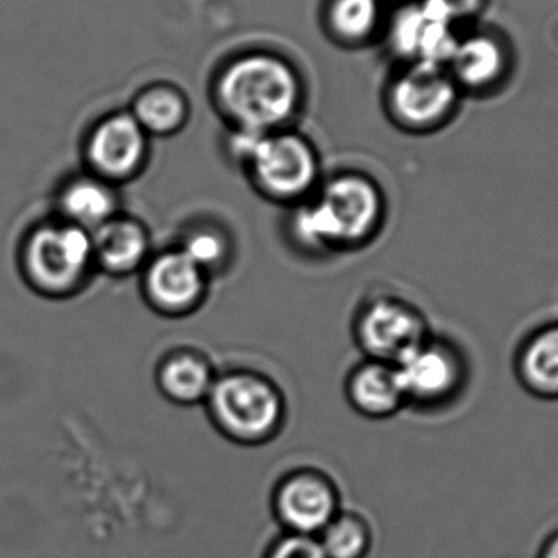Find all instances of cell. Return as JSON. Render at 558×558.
<instances>
[{
  "instance_id": "6da1fadb",
  "label": "cell",
  "mask_w": 558,
  "mask_h": 558,
  "mask_svg": "<svg viewBox=\"0 0 558 558\" xmlns=\"http://www.w3.org/2000/svg\"><path fill=\"white\" fill-rule=\"evenodd\" d=\"M387 202L373 177L344 170L322 180L311 198L289 208L292 247L311 257L360 251L379 235Z\"/></svg>"
},
{
  "instance_id": "7a4b0ae2",
  "label": "cell",
  "mask_w": 558,
  "mask_h": 558,
  "mask_svg": "<svg viewBox=\"0 0 558 558\" xmlns=\"http://www.w3.org/2000/svg\"><path fill=\"white\" fill-rule=\"evenodd\" d=\"M219 108L234 130H286L301 108L298 72L284 59L251 52L229 62L216 85Z\"/></svg>"
},
{
  "instance_id": "3957f363",
  "label": "cell",
  "mask_w": 558,
  "mask_h": 558,
  "mask_svg": "<svg viewBox=\"0 0 558 558\" xmlns=\"http://www.w3.org/2000/svg\"><path fill=\"white\" fill-rule=\"evenodd\" d=\"M16 264L23 282L49 301L81 294L97 274L90 232L54 215L26 229L19 244Z\"/></svg>"
},
{
  "instance_id": "277c9868",
  "label": "cell",
  "mask_w": 558,
  "mask_h": 558,
  "mask_svg": "<svg viewBox=\"0 0 558 558\" xmlns=\"http://www.w3.org/2000/svg\"><path fill=\"white\" fill-rule=\"evenodd\" d=\"M205 407L221 436L245 448L274 441L286 422L281 389L270 377L252 369L218 374Z\"/></svg>"
},
{
  "instance_id": "5b68a950",
  "label": "cell",
  "mask_w": 558,
  "mask_h": 558,
  "mask_svg": "<svg viewBox=\"0 0 558 558\" xmlns=\"http://www.w3.org/2000/svg\"><path fill=\"white\" fill-rule=\"evenodd\" d=\"M239 167L262 198L286 208L311 198L324 180L314 144L289 128L257 134Z\"/></svg>"
},
{
  "instance_id": "8992f818",
  "label": "cell",
  "mask_w": 558,
  "mask_h": 558,
  "mask_svg": "<svg viewBox=\"0 0 558 558\" xmlns=\"http://www.w3.org/2000/svg\"><path fill=\"white\" fill-rule=\"evenodd\" d=\"M407 407L439 409L458 399L469 379L468 360L446 338H426L396 364Z\"/></svg>"
},
{
  "instance_id": "52a82bcc",
  "label": "cell",
  "mask_w": 558,
  "mask_h": 558,
  "mask_svg": "<svg viewBox=\"0 0 558 558\" xmlns=\"http://www.w3.org/2000/svg\"><path fill=\"white\" fill-rule=\"evenodd\" d=\"M353 335L364 357L396 366L432 337V331L418 307L405 299L379 295L357 311Z\"/></svg>"
},
{
  "instance_id": "ba28073f",
  "label": "cell",
  "mask_w": 558,
  "mask_h": 558,
  "mask_svg": "<svg viewBox=\"0 0 558 558\" xmlns=\"http://www.w3.org/2000/svg\"><path fill=\"white\" fill-rule=\"evenodd\" d=\"M271 514L281 533L317 537L343 510L330 475L314 468L286 472L271 490Z\"/></svg>"
},
{
  "instance_id": "9c48e42d",
  "label": "cell",
  "mask_w": 558,
  "mask_h": 558,
  "mask_svg": "<svg viewBox=\"0 0 558 558\" xmlns=\"http://www.w3.org/2000/svg\"><path fill=\"white\" fill-rule=\"evenodd\" d=\"M393 121L412 133H428L451 118L458 104V84L441 65L413 62L390 85Z\"/></svg>"
},
{
  "instance_id": "30bf717a",
  "label": "cell",
  "mask_w": 558,
  "mask_h": 558,
  "mask_svg": "<svg viewBox=\"0 0 558 558\" xmlns=\"http://www.w3.org/2000/svg\"><path fill=\"white\" fill-rule=\"evenodd\" d=\"M149 156L150 137L131 111H120L92 128L84 143V170L120 189L141 177Z\"/></svg>"
},
{
  "instance_id": "8fae6325",
  "label": "cell",
  "mask_w": 558,
  "mask_h": 558,
  "mask_svg": "<svg viewBox=\"0 0 558 558\" xmlns=\"http://www.w3.org/2000/svg\"><path fill=\"white\" fill-rule=\"evenodd\" d=\"M209 284L211 278L179 247L154 252L140 274L144 301L167 318L195 314L208 298Z\"/></svg>"
},
{
  "instance_id": "7c38bea8",
  "label": "cell",
  "mask_w": 558,
  "mask_h": 558,
  "mask_svg": "<svg viewBox=\"0 0 558 558\" xmlns=\"http://www.w3.org/2000/svg\"><path fill=\"white\" fill-rule=\"evenodd\" d=\"M90 235L97 274L110 278L140 275L154 254L147 226L123 211Z\"/></svg>"
},
{
  "instance_id": "4fadbf2b",
  "label": "cell",
  "mask_w": 558,
  "mask_h": 558,
  "mask_svg": "<svg viewBox=\"0 0 558 558\" xmlns=\"http://www.w3.org/2000/svg\"><path fill=\"white\" fill-rule=\"evenodd\" d=\"M120 213V189L87 170L65 175L56 186V218L90 234Z\"/></svg>"
},
{
  "instance_id": "5bb4252c",
  "label": "cell",
  "mask_w": 558,
  "mask_h": 558,
  "mask_svg": "<svg viewBox=\"0 0 558 558\" xmlns=\"http://www.w3.org/2000/svg\"><path fill=\"white\" fill-rule=\"evenodd\" d=\"M344 393L351 409L364 418H390L407 407L396 366L367 357L348 374Z\"/></svg>"
},
{
  "instance_id": "9a60e30c",
  "label": "cell",
  "mask_w": 558,
  "mask_h": 558,
  "mask_svg": "<svg viewBox=\"0 0 558 558\" xmlns=\"http://www.w3.org/2000/svg\"><path fill=\"white\" fill-rule=\"evenodd\" d=\"M518 384L537 400H558V320L531 330L518 344L513 360Z\"/></svg>"
},
{
  "instance_id": "2e32d148",
  "label": "cell",
  "mask_w": 558,
  "mask_h": 558,
  "mask_svg": "<svg viewBox=\"0 0 558 558\" xmlns=\"http://www.w3.org/2000/svg\"><path fill=\"white\" fill-rule=\"evenodd\" d=\"M216 377L211 361L190 348L169 351L156 367L157 389L163 399L180 407L205 405Z\"/></svg>"
},
{
  "instance_id": "e0dca14e",
  "label": "cell",
  "mask_w": 558,
  "mask_h": 558,
  "mask_svg": "<svg viewBox=\"0 0 558 558\" xmlns=\"http://www.w3.org/2000/svg\"><path fill=\"white\" fill-rule=\"evenodd\" d=\"M448 65L456 84L481 90L500 78L507 56L494 36L474 35L458 43Z\"/></svg>"
},
{
  "instance_id": "ac0fdd59",
  "label": "cell",
  "mask_w": 558,
  "mask_h": 558,
  "mask_svg": "<svg viewBox=\"0 0 558 558\" xmlns=\"http://www.w3.org/2000/svg\"><path fill=\"white\" fill-rule=\"evenodd\" d=\"M131 114L149 137H169L185 128L190 117L185 95L169 85H154L134 98Z\"/></svg>"
},
{
  "instance_id": "d6986e66",
  "label": "cell",
  "mask_w": 558,
  "mask_h": 558,
  "mask_svg": "<svg viewBox=\"0 0 558 558\" xmlns=\"http://www.w3.org/2000/svg\"><path fill=\"white\" fill-rule=\"evenodd\" d=\"M179 247L209 278L222 274L234 260V241L218 222L195 221L180 234Z\"/></svg>"
},
{
  "instance_id": "ffe728a7",
  "label": "cell",
  "mask_w": 558,
  "mask_h": 558,
  "mask_svg": "<svg viewBox=\"0 0 558 558\" xmlns=\"http://www.w3.org/2000/svg\"><path fill=\"white\" fill-rule=\"evenodd\" d=\"M317 539L328 558H367L374 546V531L366 517L343 508Z\"/></svg>"
},
{
  "instance_id": "44dd1931",
  "label": "cell",
  "mask_w": 558,
  "mask_h": 558,
  "mask_svg": "<svg viewBox=\"0 0 558 558\" xmlns=\"http://www.w3.org/2000/svg\"><path fill=\"white\" fill-rule=\"evenodd\" d=\"M380 12V0H331L328 26L343 41H363L376 32Z\"/></svg>"
},
{
  "instance_id": "7402d4cb",
  "label": "cell",
  "mask_w": 558,
  "mask_h": 558,
  "mask_svg": "<svg viewBox=\"0 0 558 558\" xmlns=\"http://www.w3.org/2000/svg\"><path fill=\"white\" fill-rule=\"evenodd\" d=\"M428 23L429 13L422 2L410 3L400 9L389 28V41L393 51L415 62Z\"/></svg>"
},
{
  "instance_id": "603a6c76",
  "label": "cell",
  "mask_w": 558,
  "mask_h": 558,
  "mask_svg": "<svg viewBox=\"0 0 558 558\" xmlns=\"http://www.w3.org/2000/svg\"><path fill=\"white\" fill-rule=\"evenodd\" d=\"M262 558H328L317 537L299 534L279 533Z\"/></svg>"
},
{
  "instance_id": "cb8c5ba5",
  "label": "cell",
  "mask_w": 558,
  "mask_h": 558,
  "mask_svg": "<svg viewBox=\"0 0 558 558\" xmlns=\"http://www.w3.org/2000/svg\"><path fill=\"white\" fill-rule=\"evenodd\" d=\"M429 2L454 23L456 20L468 19L477 13L485 0H429Z\"/></svg>"
},
{
  "instance_id": "d4e9b609",
  "label": "cell",
  "mask_w": 558,
  "mask_h": 558,
  "mask_svg": "<svg viewBox=\"0 0 558 558\" xmlns=\"http://www.w3.org/2000/svg\"><path fill=\"white\" fill-rule=\"evenodd\" d=\"M536 558H558V527L547 534L546 539L541 543Z\"/></svg>"
}]
</instances>
